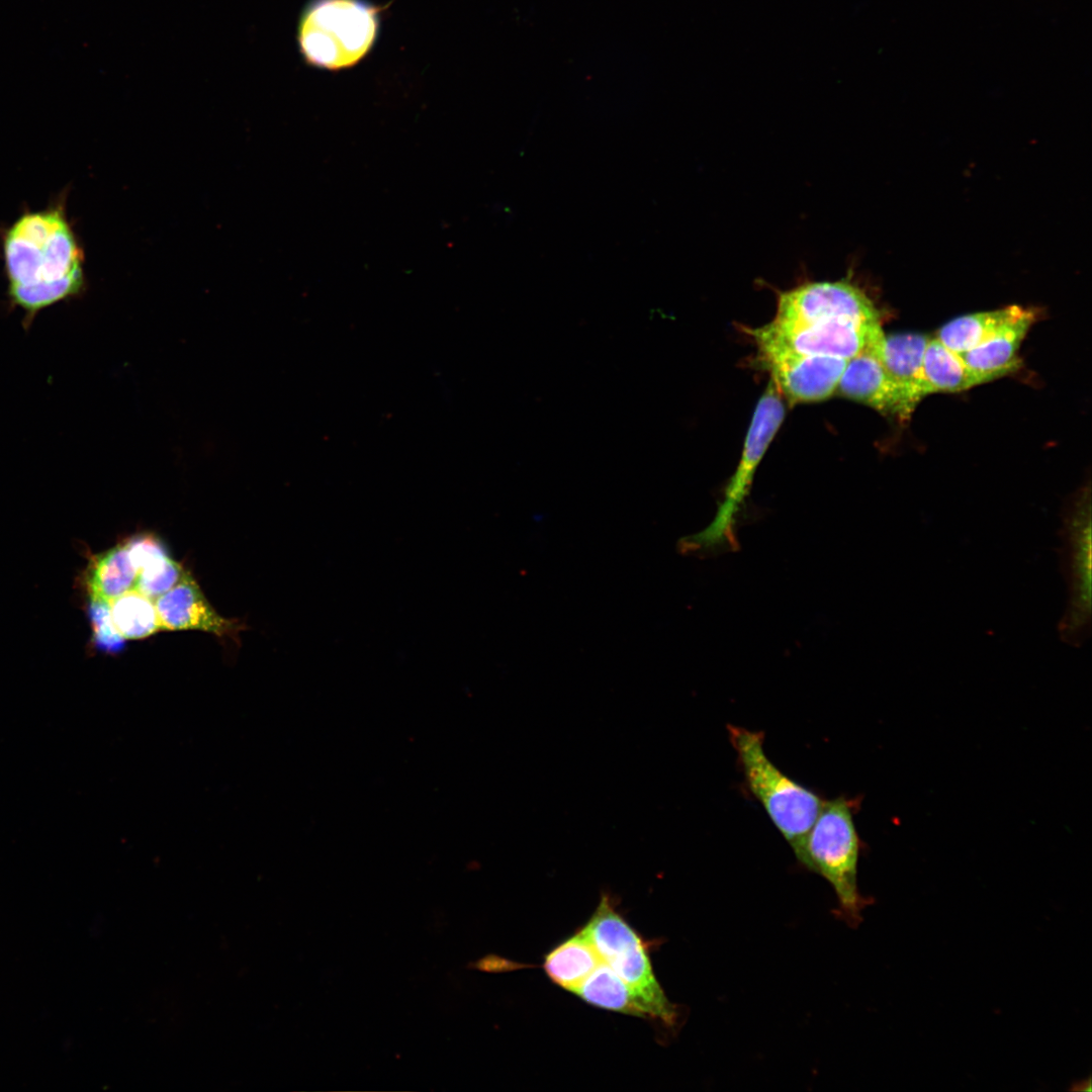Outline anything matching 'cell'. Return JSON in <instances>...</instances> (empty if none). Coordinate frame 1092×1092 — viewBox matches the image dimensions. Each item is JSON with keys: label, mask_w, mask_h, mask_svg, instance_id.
I'll return each mask as SVG.
<instances>
[{"label": "cell", "mask_w": 1092, "mask_h": 1092, "mask_svg": "<svg viewBox=\"0 0 1092 1092\" xmlns=\"http://www.w3.org/2000/svg\"><path fill=\"white\" fill-rule=\"evenodd\" d=\"M922 373L927 394L963 391L986 382L937 338L927 343Z\"/></svg>", "instance_id": "e0dca14e"}, {"label": "cell", "mask_w": 1092, "mask_h": 1092, "mask_svg": "<svg viewBox=\"0 0 1092 1092\" xmlns=\"http://www.w3.org/2000/svg\"><path fill=\"white\" fill-rule=\"evenodd\" d=\"M90 602V617L97 646L111 653L119 650L125 639L113 624L109 602L101 600Z\"/></svg>", "instance_id": "7402d4cb"}, {"label": "cell", "mask_w": 1092, "mask_h": 1092, "mask_svg": "<svg viewBox=\"0 0 1092 1092\" xmlns=\"http://www.w3.org/2000/svg\"><path fill=\"white\" fill-rule=\"evenodd\" d=\"M602 962L593 942L579 930L545 957L543 968L555 984L575 993Z\"/></svg>", "instance_id": "9a60e30c"}, {"label": "cell", "mask_w": 1092, "mask_h": 1092, "mask_svg": "<svg viewBox=\"0 0 1092 1092\" xmlns=\"http://www.w3.org/2000/svg\"><path fill=\"white\" fill-rule=\"evenodd\" d=\"M857 801L845 796L826 800L812 825L799 863L824 878L836 898V915L852 927L861 921L868 900L857 886L860 839L853 821Z\"/></svg>", "instance_id": "3957f363"}, {"label": "cell", "mask_w": 1092, "mask_h": 1092, "mask_svg": "<svg viewBox=\"0 0 1092 1092\" xmlns=\"http://www.w3.org/2000/svg\"><path fill=\"white\" fill-rule=\"evenodd\" d=\"M113 624L126 639H144L159 630L155 602L131 588L109 602Z\"/></svg>", "instance_id": "ffe728a7"}, {"label": "cell", "mask_w": 1092, "mask_h": 1092, "mask_svg": "<svg viewBox=\"0 0 1092 1092\" xmlns=\"http://www.w3.org/2000/svg\"><path fill=\"white\" fill-rule=\"evenodd\" d=\"M1059 561L1067 585V605L1058 624L1059 637L1082 647L1092 625V524L1089 487L1068 500L1061 512Z\"/></svg>", "instance_id": "8992f818"}, {"label": "cell", "mask_w": 1092, "mask_h": 1092, "mask_svg": "<svg viewBox=\"0 0 1092 1092\" xmlns=\"http://www.w3.org/2000/svg\"><path fill=\"white\" fill-rule=\"evenodd\" d=\"M779 324L810 325L852 321L864 325L881 323L880 313L867 293L849 278L836 281H808L779 292Z\"/></svg>", "instance_id": "9c48e42d"}, {"label": "cell", "mask_w": 1092, "mask_h": 1092, "mask_svg": "<svg viewBox=\"0 0 1092 1092\" xmlns=\"http://www.w3.org/2000/svg\"><path fill=\"white\" fill-rule=\"evenodd\" d=\"M881 325H864L852 321L825 324L788 325L770 322L764 327L793 349L814 356L851 359L862 351L871 329Z\"/></svg>", "instance_id": "8fae6325"}, {"label": "cell", "mask_w": 1092, "mask_h": 1092, "mask_svg": "<svg viewBox=\"0 0 1092 1092\" xmlns=\"http://www.w3.org/2000/svg\"><path fill=\"white\" fill-rule=\"evenodd\" d=\"M1024 307L1009 305L1003 308L965 314L951 320L937 332V339L950 350L967 352L998 332L1004 325L1019 316Z\"/></svg>", "instance_id": "ac0fdd59"}, {"label": "cell", "mask_w": 1092, "mask_h": 1092, "mask_svg": "<svg viewBox=\"0 0 1092 1092\" xmlns=\"http://www.w3.org/2000/svg\"><path fill=\"white\" fill-rule=\"evenodd\" d=\"M378 28V9L367 1L311 0L301 12L297 41L307 64L341 70L367 55Z\"/></svg>", "instance_id": "277c9868"}, {"label": "cell", "mask_w": 1092, "mask_h": 1092, "mask_svg": "<svg viewBox=\"0 0 1092 1092\" xmlns=\"http://www.w3.org/2000/svg\"><path fill=\"white\" fill-rule=\"evenodd\" d=\"M929 339L926 335L915 333L885 335L881 350L875 353L899 388L911 415L919 401L928 395L922 363Z\"/></svg>", "instance_id": "4fadbf2b"}, {"label": "cell", "mask_w": 1092, "mask_h": 1092, "mask_svg": "<svg viewBox=\"0 0 1092 1092\" xmlns=\"http://www.w3.org/2000/svg\"><path fill=\"white\" fill-rule=\"evenodd\" d=\"M136 576L124 543L118 544L94 559L87 577L90 599L110 602L133 588Z\"/></svg>", "instance_id": "d6986e66"}, {"label": "cell", "mask_w": 1092, "mask_h": 1092, "mask_svg": "<svg viewBox=\"0 0 1092 1092\" xmlns=\"http://www.w3.org/2000/svg\"><path fill=\"white\" fill-rule=\"evenodd\" d=\"M606 963L649 1007L653 1019L673 1025L677 1010L654 976L643 940L614 909L608 896L580 929Z\"/></svg>", "instance_id": "52a82bcc"}, {"label": "cell", "mask_w": 1092, "mask_h": 1092, "mask_svg": "<svg viewBox=\"0 0 1092 1092\" xmlns=\"http://www.w3.org/2000/svg\"><path fill=\"white\" fill-rule=\"evenodd\" d=\"M12 306L23 310L27 329L42 309L84 289L83 251L62 205L27 211L2 238Z\"/></svg>", "instance_id": "6da1fadb"}, {"label": "cell", "mask_w": 1092, "mask_h": 1092, "mask_svg": "<svg viewBox=\"0 0 1092 1092\" xmlns=\"http://www.w3.org/2000/svg\"><path fill=\"white\" fill-rule=\"evenodd\" d=\"M163 630H199L218 637L237 638L244 628L237 620L220 616L186 572L167 593L155 601Z\"/></svg>", "instance_id": "30bf717a"}, {"label": "cell", "mask_w": 1092, "mask_h": 1092, "mask_svg": "<svg viewBox=\"0 0 1092 1092\" xmlns=\"http://www.w3.org/2000/svg\"><path fill=\"white\" fill-rule=\"evenodd\" d=\"M574 994L584 1002L603 1009L653 1018L646 1003L604 962Z\"/></svg>", "instance_id": "2e32d148"}, {"label": "cell", "mask_w": 1092, "mask_h": 1092, "mask_svg": "<svg viewBox=\"0 0 1092 1092\" xmlns=\"http://www.w3.org/2000/svg\"><path fill=\"white\" fill-rule=\"evenodd\" d=\"M1035 318V311L1025 308L991 338L960 355L969 368L986 382L1011 373L1019 368L1017 352Z\"/></svg>", "instance_id": "5bb4252c"}, {"label": "cell", "mask_w": 1092, "mask_h": 1092, "mask_svg": "<svg viewBox=\"0 0 1092 1092\" xmlns=\"http://www.w3.org/2000/svg\"><path fill=\"white\" fill-rule=\"evenodd\" d=\"M130 561L139 573L153 561L168 555L163 544L153 535H138L124 542Z\"/></svg>", "instance_id": "603a6c76"}, {"label": "cell", "mask_w": 1092, "mask_h": 1092, "mask_svg": "<svg viewBox=\"0 0 1092 1092\" xmlns=\"http://www.w3.org/2000/svg\"><path fill=\"white\" fill-rule=\"evenodd\" d=\"M184 573L177 561L165 555L139 571L133 588L155 602L170 590Z\"/></svg>", "instance_id": "44dd1931"}, {"label": "cell", "mask_w": 1092, "mask_h": 1092, "mask_svg": "<svg viewBox=\"0 0 1092 1092\" xmlns=\"http://www.w3.org/2000/svg\"><path fill=\"white\" fill-rule=\"evenodd\" d=\"M836 391L900 421L911 416L899 388L876 354L867 348L847 361Z\"/></svg>", "instance_id": "7c38bea8"}, {"label": "cell", "mask_w": 1092, "mask_h": 1092, "mask_svg": "<svg viewBox=\"0 0 1092 1092\" xmlns=\"http://www.w3.org/2000/svg\"><path fill=\"white\" fill-rule=\"evenodd\" d=\"M744 787L757 800L800 863L808 833L826 799L784 774L767 757L764 734L728 724Z\"/></svg>", "instance_id": "7a4b0ae2"}, {"label": "cell", "mask_w": 1092, "mask_h": 1092, "mask_svg": "<svg viewBox=\"0 0 1092 1092\" xmlns=\"http://www.w3.org/2000/svg\"><path fill=\"white\" fill-rule=\"evenodd\" d=\"M785 413L783 396L769 381L756 404L740 460L713 521L701 532L681 538L678 543L681 552L696 553L725 546L737 548L736 516L749 492L756 468L784 421Z\"/></svg>", "instance_id": "5b68a950"}, {"label": "cell", "mask_w": 1092, "mask_h": 1092, "mask_svg": "<svg viewBox=\"0 0 1092 1092\" xmlns=\"http://www.w3.org/2000/svg\"><path fill=\"white\" fill-rule=\"evenodd\" d=\"M746 333L754 340L770 380L790 402L819 401L836 391L848 360L801 353L775 337L764 326L746 329Z\"/></svg>", "instance_id": "ba28073f"}]
</instances>
